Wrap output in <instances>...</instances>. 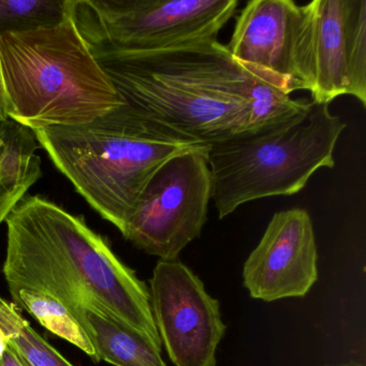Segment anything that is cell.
Masks as SVG:
<instances>
[{
	"instance_id": "obj_1",
	"label": "cell",
	"mask_w": 366,
	"mask_h": 366,
	"mask_svg": "<svg viewBox=\"0 0 366 366\" xmlns=\"http://www.w3.org/2000/svg\"><path fill=\"white\" fill-rule=\"evenodd\" d=\"M5 222L3 273L9 291H40L67 308L91 306L162 350L147 284L117 258L84 217L44 197L26 194Z\"/></svg>"
},
{
	"instance_id": "obj_2",
	"label": "cell",
	"mask_w": 366,
	"mask_h": 366,
	"mask_svg": "<svg viewBox=\"0 0 366 366\" xmlns=\"http://www.w3.org/2000/svg\"><path fill=\"white\" fill-rule=\"evenodd\" d=\"M95 57L122 102L156 123L207 147L247 132V72L218 40Z\"/></svg>"
},
{
	"instance_id": "obj_3",
	"label": "cell",
	"mask_w": 366,
	"mask_h": 366,
	"mask_svg": "<svg viewBox=\"0 0 366 366\" xmlns=\"http://www.w3.org/2000/svg\"><path fill=\"white\" fill-rule=\"evenodd\" d=\"M40 147L76 192L123 231L141 194L169 160L209 147L122 104L84 125L34 130Z\"/></svg>"
},
{
	"instance_id": "obj_4",
	"label": "cell",
	"mask_w": 366,
	"mask_h": 366,
	"mask_svg": "<svg viewBox=\"0 0 366 366\" xmlns=\"http://www.w3.org/2000/svg\"><path fill=\"white\" fill-rule=\"evenodd\" d=\"M8 117L33 130L91 123L123 102L70 11L54 27L0 35Z\"/></svg>"
},
{
	"instance_id": "obj_5",
	"label": "cell",
	"mask_w": 366,
	"mask_h": 366,
	"mask_svg": "<svg viewBox=\"0 0 366 366\" xmlns=\"http://www.w3.org/2000/svg\"><path fill=\"white\" fill-rule=\"evenodd\" d=\"M345 128L329 104L310 100L282 123L209 144L212 199L219 219L249 201L301 192L319 169L333 168Z\"/></svg>"
},
{
	"instance_id": "obj_6",
	"label": "cell",
	"mask_w": 366,
	"mask_h": 366,
	"mask_svg": "<svg viewBox=\"0 0 366 366\" xmlns=\"http://www.w3.org/2000/svg\"><path fill=\"white\" fill-rule=\"evenodd\" d=\"M237 0H71L94 55L143 54L217 40Z\"/></svg>"
},
{
	"instance_id": "obj_7",
	"label": "cell",
	"mask_w": 366,
	"mask_h": 366,
	"mask_svg": "<svg viewBox=\"0 0 366 366\" xmlns=\"http://www.w3.org/2000/svg\"><path fill=\"white\" fill-rule=\"evenodd\" d=\"M297 68L312 102L352 96L366 106V1L314 0L302 6Z\"/></svg>"
},
{
	"instance_id": "obj_8",
	"label": "cell",
	"mask_w": 366,
	"mask_h": 366,
	"mask_svg": "<svg viewBox=\"0 0 366 366\" xmlns=\"http://www.w3.org/2000/svg\"><path fill=\"white\" fill-rule=\"evenodd\" d=\"M207 156H177L154 174L121 232L127 241L159 260L173 261L200 237L212 199Z\"/></svg>"
},
{
	"instance_id": "obj_9",
	"label": "cell",
	"mask_w": 366,
	"mask_h": 366,
	"mask_svg": "<svg viewBox=\"0 0 366 366\" xmlns=\"http://www.w3.org/2000/svg\"><path fill=\"white\" fill-rule=\"evenodd\" d=\"M149 301L162 345L175 366H216L226 334L220 303L182 261H158L149 280Z\"/></svg>"
},
{
	"instance_id": "obj_10",
	"label": "cell",
	"mask_w": 366,
	"mask_h": 366,
	"mask_svg": "<svg viewBox=\"0 0 366 366\" xmlns=\"http://www.w3.org/2000/svg\"><path fill=\"white\" fill-rule=\"evenodd\" d=\"M318 280L314 226L304 209L277 212L244 263L243 284L252 299L304 297Z\"/></svg>"
},
{
	"instance_id": "obj_11",
	"label": "cell",
	"mask_w": 366,
	"mask_h": 366,
	"mask_svg": "<svg viewBox=\"0 0 366 366\" xmlns=\"http://www.w3.org/2000/svg\"><path fill=\"white\" fill-rule=\"evenodd\" d=\"M302 6L292 0H250L235 22L230 44L233 59L273 74L288 93L301 91L297 44Z\"/></svg>"
},
{
	"instance_id": "obj_12",
	"label": "cell",
	"mask_w": 366,
	"mask_h": 366,
	"mask_svg": "<svg viewBox=\"0 0 366 366\" xmlns=\"http://www.w3.org/2000/svg\"><path fill=\"white\" fill-rule=\"evenodd\" d=\"M95 349L97 362L114 366H167L162 350L132 327L87 305L68 308Z\"/></svg>"
},
{
	"instance_id": "obj_13",
	"label": "cell",
	"mask_w": 366,
	"mask_h": 366,
	"mask_svg": "<svg viewBox=\"0 0 366 366\" xmlns=\"http://www.w3.org/2000/svg\"><path fill=\"white\" fill-rule=\"evenodd\" d=\"M244 66L248 78L247 132L282 123L310 104V100L292 99L282 81L273 74L252 66Z\"/></svg>"
},
{
	"instance_id": "obj_14",
	"label": "cell",
	"mask_w": 366,
	"mask_h": 366,
	"mask_svg": "<svg viewBox=\"0 0 366 366\" xmlns=\"http://www.w3.org/2000/svg\"><path fill=\"white\" fill-rule=\"evenodd\" d=\"M12 303L21 310H26L46 330L86 353L97 362L95 349L81 325L64 304L52 295L29 289L9 291Z\"/></svg>"
},
{
	"instance_id": "obj_15",
	"label": "cell",
	"mask_w": 366,
	"mask_h": 366,
	"mask_svg": "<svg viewBox=\"0 0 366 366\" xmlns=\"http://www.w3.org/2000/svg\"><path fill=\"white\" fill-rule=\"evenodd\" d=\"M39 147L31 128L11 119L0 123V173L31 187L42 177Z\"/></svg>"
},
{
	"instance_id": "obj_16",
	"label": "cell",
	"mask_w": 366,
	"mask_h": 366,
	"mask_svg": "<svg viewBox=\"0 0 366 366\" xmlns=\"http://www.w3.org/2000/svg\"><path fill=\"white\" fill-rule=\"evenodd\" d=\"M0 330L27 366H74L31 327L16 304L1 297Z\"/></svg>"
},
{
	"instance_id": "obj_17",
	"label": "cell",
	"mask_w": 366,
	"mask_h": 366,
	"mask_svg": "<svg viewBox=\"0 0 366 366\" xmlns=\"http://www.w3.org/2000/svg\"><path fill=\"white\" fill-rule=\"evenodd\" d=\"M71 0H0V35L26 33L61 24Z\"/></svg>"
},
{
	"instance_id": "obj_18",
	"label": "cell",
	"mask_w": 366,
	"mask_h": 366,
	"mask_svg": "<svg viewBox=\"0 0 366 366\" xmlns=\"http://www.w3.org/2000/svg\"><path fill=\"white\" fill-rule=\"evenodd\" d=\"M29 187L18 179L0 173V224L5 222L16 203L27 194Z\"/></svg>"
},
{
	"instance_id": "obj_19",
	"label": "cell",
	"mask_w": 366,
	"mask_h": 366,
	"mask_svg": "<svg viewBox=\"0 0 366 366\" xmlns=\"http://www.w3.org/2000/svg\"><path fill=\"white\" fill-rule=\"evenodd\" d=\"M0 366H27V364L23 361L22 357L9 342L3 355L0 357Z\"/></svg>"
},
{
	"instance_id": "obj_20",
	"label": "cell",
	"mask_w": 366,
	"mask_h": 366,
	"mask_svg": "<svg viewBox=\"0 0 366 366\" xmlns=\"http://www.w3.org/2000/svg\"><path fill=\"white\" fill-rule=\"evenodd\" d=\"M8 117L7 97H6L5 84H4L3 69L0 61V123H3Z\"/></svg>"
},
{
	"instance_id": "obj_21",
	"label": "cell",
	"mask_w": 366,
	"mask_h": 366,
	"mask_svg": "<svg viewBox=\"0 0 366 366\" xmlns=\"http://www.w3.org/2000/svg\"><path fill=\"white\" fill-rule=\"evenodd\" d=\"M8 345H9V342H8L7 337H6L4 332L0 330V357L3 355L4 351L7 348Z\"/></svg>"
},
{
	"instance_id": "obj_22",
	"label": "cell",
	"mask_w": 366,
	"mask_h": 366,
	"mask_svg": "<svg viewBox=\"0 0 366 366\" xmlns=\"http://www.w3.org/2000/svg\"><path fill=\"white\" fill-rule=\"evenodd\" d=\"M327 366H365V365H363V364H362V363H359V362L350 361V362H347V363H344V364H338V365H327Z\"/></svg>"
},
{
	"instance_id": "obj_23",
	"label": "cell",
	"mask_w": 366,
	"mask_h": 366,
	"mask_svg": "<svg viewBox=\"0 0 366 366\" xmlns=\"http://www.w3.org/2000/svg\"><path fill=\"white\" fill-rule=\"evenodd\" d=\"M0 152H1V149H0Z\"/></svg>"
}]
</instances>
